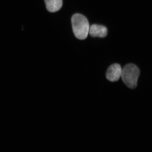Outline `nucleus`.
I'll list each match as a JSON object with an SVG mask.
<instances>
[{
	"instance_id": "20e7f679",
	"label": "nucleus",
	"mask_w": 152,
	"mask_h": 152,
	"mask_svg": "<svg viewBox=\"0 0 152 152\" xmlns=\"http://www.w3.org/2000/svg\"><path fill=\"white\" fill-rule=\"evenodd\" d=\"M89 33L92 37H105L107 34V29L102 25L94 24L90 27Z\"/></svg>"
},
{
	"instance_id": "f03ea898",
	"label": "nucleus",
	"mask_w": 152,
	"mask_h": 152,
	"mask_svg": "<svg viewBox=\"0 0 152 152\" xmlns=\"http://www.w3.org/2000/svg\"><path fill=\"white\" fill-rule=\"evenodd\" d=\"M140 74L139 68L134 64H129L123 68L121 77L128 88L134 89L137 87Z\"/></svg>"
},
{
	"instance_id": "7ed1b4c3",
	"label": "nucleus",
	"mask_w": 152,
	"mask_h": 152,
	"mask_svg": "<svg viewBox=\"0 0 152 152\" xmlns=\"http://www.w3.org/2000/svg\"><path fill=\"white\" fill-rule=\"evenodd\" d=\"M122 71V69L120 64H113L107 70L106 77L110 81H118L121 77Z\"/></svg>"
},
{
	"instance_id": "f257e3e1",
	"label": "nucleus",
	"mask_w": 152,
	"mask_h": 152,
	"mask_svg": "<svg viewBox=\"0 0 152 152\" xmlns=\"http://www.w3.org/2000/svg\"><path fill=\"white\" fill-rule=\"evenodd\" d=\"M73 31L76 37L80 40L86 39L89 31L88 19L83 15L75 14L72 18Z\"/></svg>"
},
{
	"instance_id": "39448f33",
	"label": "nucleus",
	"mask_w": 152,
	"mask_h": 152,
	"mask_svg": "<svg viewBox=\"0 0 152 152\" xmlns=\"http://www.w3.org/2000/svg\"><path fill=\"white\" fill-rule=\"evenodd\" d=\"M47 10L50 12L59 10L63 5L62 0H45Z\"/></svg>"
}]
</instances>
